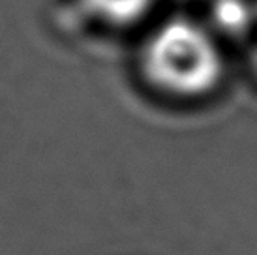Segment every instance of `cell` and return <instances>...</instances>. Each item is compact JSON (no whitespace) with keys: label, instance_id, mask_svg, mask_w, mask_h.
Returning <instances> with one entry per match:
<instances>
[{"label":"cell","instance_id":"5","mask_svg":"<svg viewBox=\"0 0 257 255\" xmlns=\"http://www.w3.org/2000/svg\"><path fill=\"white\" fill-rule=\"evenodd\" d=\"M255 6H257V0H255Z\"/></svg>","mask_w":257,"mask_h":255},{"label":"cell","instance_id":"3","mask_svg":"<svg viewBox=\"0 0 257 255\" xmlns=\"http://www.w3.org/2000/svg\"><path fill=\"white\" fill-rule=\"evenodd\" d=\"M88 15L114 29H126L141 23L156 0H79Z\"/></svg>","mask_w":257,"mask_h":255},{"label":"cell","instance_id":"1","mask_svg":"<svg viewBox=\"0 0 257 255\" xmlns=\"http://www.w3.org/2000/svg\"><path fill=\"white\" fill-rule=\"evenodd\" d=\"M145 77L175 98H199L223 75V57L208 27L175 17L162 23L141 51Z\"/></svg>","mask_w":257,"mask_h":255},{"label":"cell","instance_id":"4","mask_svg":"<svg viewBox=\"0 0 257 255\" xmlns=\"http://www.w3.org/2000/svg\"><path fill=\"white\" fill-rule=\"evenodd\" d=\"M250 64H251V71L255 73V77H257V45H255V47H253V51H251Z\"/></svg>","mask_w":257,"mask_h":255},{"label":"cell","instance_id":"2","mask_svg":"<svg viewBox=\"0 0 257 255\" xmlns=\"http://www.w3.org/2000/svg\"><path fill=\"white\" fill-rule=\"evenodd\" d=\"M210 27L212 34L223 38H244L257 23L255 0H212L210 2Z\"/></svg>","mask_w":257,"mask_h":255}]
</instances>
